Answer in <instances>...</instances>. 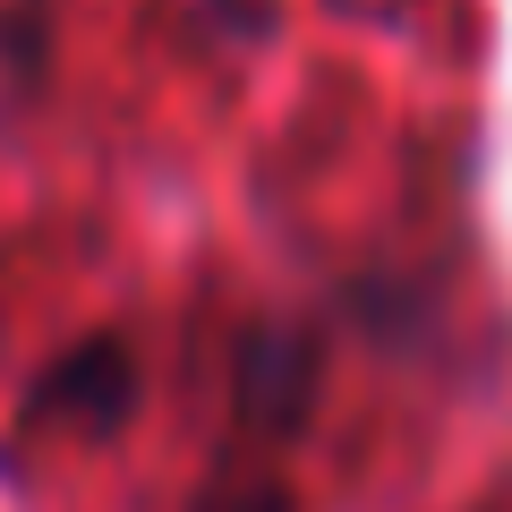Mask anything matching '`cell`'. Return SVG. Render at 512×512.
Segmentation results:
<instances>
[{"label":"cell","mask_w":512,"mask_h":512,"mask_svg":"<svg viewBox=\"0 0 512 512\" xmlns=\"http://www.w3.org/2000/svg\"><path fill=\"white\" fill-rule=\"evenodd\" d=\"M128 402H137V367H128V350L111 342V333L86 342V350H69V359L35 384V419H60V410H69L77 427H120Z\"/></svg>","instance_id":"cell-1"},{"label":"cell","mask_w":512,"mask_h":512,"mask_svg":"<svg viewBox=\"0 0 512 512\" xmlns=\"http://www.w3.org/2000/svg\"><path fill=\"white\" fill-rule=\"evenodd\" d=\"M197 512H291V504H282V487H265V478H256V487H222L214 504H197Z\"/></svg>","instance_id":"cell-2"}]
</instances>
